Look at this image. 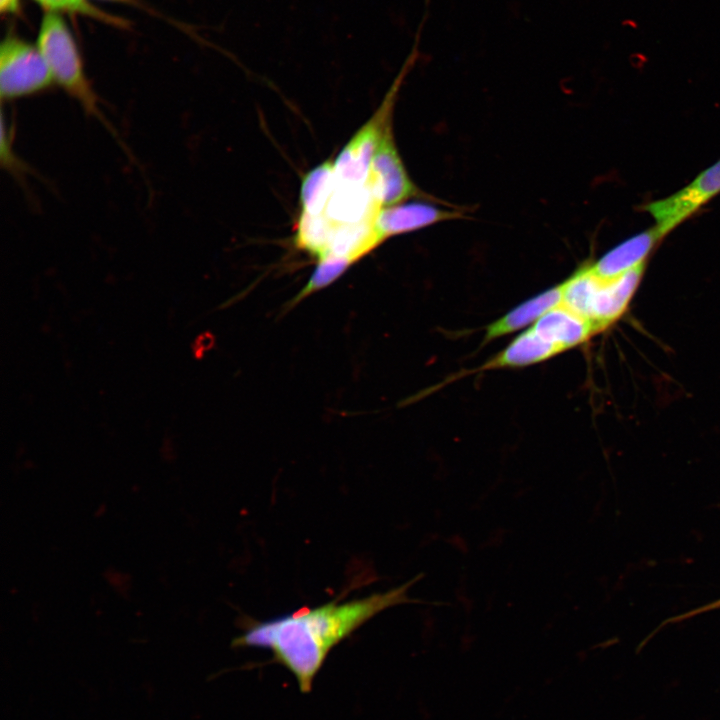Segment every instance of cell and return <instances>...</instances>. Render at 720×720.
Here are the masks:
<instances>
[{
    "instance_id": "cell-1",
    "label": "cell",
    "mask_w": 720,
    "mask_h": 720,
    "mask_svg": "<svg viewBox=\"0 0 720 720\" xmlns=\"http://www.w3.org/2000/svg\"><path fill=\"white\" fill-rule=\"evenodd\" d=\"M423 574L385 592L348 601L332 600L264 621L247 622L234 646L267 649L307 692L330 652L382 611L405 603H428L408 596Z\"/></svg>"
},
{
    "instance_id": "cell-2",
    "label": "cell",
    "mask_w": 720,
    "mask_h": 720,
    "mask_svg": "<svg viewBox=\"0 0 720 720\" xmlns=\"http://www.w3.org/2000/svg\"><path fill=\"white\" fill-rule=\"evenodd\" d=\"M36 45L55 84L77 101L87 116L96 118L118 139L119 136L102 111L99 96L87 77L76 40L60 13L45 12Z\"/></svg>"
},
{
    "instance_id": "cell-3",
    "label": "cell",
    "mask_w": 720,
    "mask_h": 720,
    "mask_svg": "<svg viewBox=\"0 0 720 720\" xmlns=\"http://www.w3.org/2000/svg\"><path fill=\"white\" fill-rule=\"evenodd\" d=\"M645 263L613 278H603L590 265L563 282L562 304L589 320L597 332L625 312L643 275Z\"/></svg>"
},
{
    "instance_id": "cell-4",
    "label": "cell",
    "mask_w": 720,
    "mask_h": 720,
    "mask_svg": "<svg viewBox=\"0 0 720 720\" xmlns=\"http://www.w3.org/2000/svg\"><path fill=\"white\" fill-rule=\"evenodd\" d=\"M55 84L37 45L8 33L0 46L1 102L41 94Z\"/></svg>"
},
{
    "instance_id": "cell-5",
    "label": "cell",
    "mask_w": 720,
    "mask_h": 720,
    "mask_svg": "<svg viewBox=\"0 0 720 720\" xmlns=\"http://www.w3.org/2000/svg\"><path fill=\"white\" fill-rule=\"evenodd\" d=\"M411 57L373 116L352 136L334 161L337 182L361 186L368 181L374 154L388 123L400 84L411 64Z\"/></svg>"
},
{
    "instance_id": "cell-6",
    "label": "cell",
    "mask_w": 720,
    "mask_h": 720,
    "mask_svg": "<svg viewBox=\"0 0 720 720\" xmlns=\"http://www.w3.org/2000/svg\"><path fill=\"white\" fill-rule=\"evenodd\" d=\"M367 184L382 208L411 198L449 206V203L420 190L410 179L394 142L392 121L387 124L374 154Z\"/></svg>"
},
{
    "instance_id": "cell-7",
    "label": "cell",
    "mask_w": 720,
    "mask_h": 720,
    "mask_svg": "<svg viewBox=\"0 0 720 720\" xmlns=\"http://www.w3.org/2000/svg\"><path fill=\"white\" fill-rule=\"evenodd\" d=\"M720 193V160L670 196L652 201L642 209L655 221L662 237Z\"/></svg>"
},
{
    "instance_id": "cell-8",
    "label": "cell",
    "mask_w": 720,
    "mask_h": 720,
    "mask_svg": "<svg viewBox=\"0 0 720 720\" xmlns=\"http://www.w3.org/2000/svg\"><path fill=\"white\" fill-rule=\"evenodd\" d=\"M463 217V211L457 208L445 209L425 201H414L381 208L374 226L383 242L392 236Z\"/></svg>"
},
{
    "instance_id": "cell-9",
    "label": "cell",
    "mask_w": 720,
    "mask_h": 720,
    "mask_svg": "<svg viewBox=\"0 0 720 720\" xmlns=\"http://www.w3.org/2000/svg\"><path fill=\"white\" fill-rule=\"evenodd\" d=\"M543 339L563 352L586 342L597 333L594 325L560 304L546 312L531 326Z\"/></svg>"
},
{
    "instance_id": "cell-10",
    "label": "cell",
    "mask_w": 720,
    "mask_h": 720,
    "mask_svg": "<svg viewBox=\"0 0 720 720\" xmlns=\"http://www.w3.org/2000/svg\"><path fill=\"white\" fill-rule=\"evenodd\" d=\"M381 208L367 183L352 186L337 182L323 213L335 224H355L375 219Z\"/></svg>"
},
{
    "instance_id": "cell-11",
    "label": "cell",
    "mask_w": 720,
    "mask_h": 720,
    "mask_svg": "<svg viewBox=\"0 0 720 720\" xmlns=\"http://www.w3.org/2000/svg\"><path fill=\"white\" fill-rule=\"evenodd\" d=\"M662 238L656 227L653 226L621 242L590 267L594 273L603 278L621 275L645 263L648 254Z\"/></svg>"
},
{
    "instance_id": "cell-12",
    "label": "cell",
    "mask_w": 720,
    "mask_h": 720,
    "mask_svg": "<svg viewBox=\"0 0 720 720\" xmlns=\"http://www.w3.org/2000/svg\"><path fill=\"white\" fill-rule=\"evenodd\" d=\"M562 283L522 302L504 316L491 323L484 335V341H491L534 324L550 309L562 304Z\"/></svg>"
},
{
    "instance_id": "cell-13",
    "label": "cell",
    "mask_w": 720,
    "mask_h": 720,
    "mask_svg": "<svg viewBox=\"0 0 720 720\" xmlns=\"http://www.w3.org/2000/svg\"><path fill=\"white\" fill-rule=\"evenodd\" d=\"M562 352L559 347L543 339L530 327L484 363L481 370L525 367L550 359Z\"/></svg>"
},
{
    "instance_id": "cell-14",
    "label": "cell",
    "mask_w": 720,
    "mask_h": 720,
    "mask_svg": "<svg viewBox=\"0 0 720 720\" xmlns=\"http://www.w3.org/2000/svg\"><path fill=\"white\" fill-rule=\"evenodd\" d=\"M336 184L334 162L325 161L306 173L300 186L302 212L322 214Z\"/></svg>"
},
{
    "instance_id": "cell-15",
    "label": "cell",
    "mask_w": 720,
    "mask_h": 720,
    "mask_svg": "<svg viewBox=\"0 0 720 720\" xmlns=\"http://www.w3.org/2000/svg\"><path fill=\"white\" fill-rule=\"evenodd\" d=\"M335 224L324 213L310 215L301 213L295 234L296 246L319 259L327 255Z\"/></svg>"
},
{
    "instance_id": "cell-16",
    "label": "cell",
    "mask_w": 720,
    "mask_h": 720,
    "mask_svg": "<svg viewBox=\"0 0 720 720\" xmlns=\"http://www.w3.org/2000/svg\"><path fill=\"white\" fill-rule=\"evenodd\" d=\"M355 261L338 256H327L319 259L305 286L292 299L291 305L302 301L311 294L329 286L337 280Z\"/></svg>"
},
{
    "instance_id": "cell-17",
    "label": "cell",
    "mask_w": 720,
    "mask_h": 720,
    "mask_svg": "<svg viewBox=\"0 0 720 720\" xmlns=\"http://www.w3.org/2000/svg\"><path fill=\"white\" fill-rule=\"evenodd\" d=\"M46 12L80 14L119 28H126L128 22L118 16L107 13L88 0H34Z\"/></svg>"
},
{
    "instance_id": "cell-18",
    "label": "cell",
    "mask_w": 720,
    "mask_h": 720,
    "mask_svg": "<svg viewBox=\"0 0 720 720\" xmlns=\"http://www.w3.org/2000/svg\"><path fill=\"white\" fill-rule=\"evenodd\" d=\"M715 609H720V599H718V600H716V601H714V602L708 603V604H706V605H704V606H701V607H699V608L693 609V610H691V611H689V612L683 613V614H681V615H679V616H676V617H674V618L668 619V620L665 621V623L668 624V623L679 622V621H682V620H684V619H688V618H690V617L699 615V614L704 613V612H707V611L715 610Z\"/></svg>"
},
{
    "instance_id": "cell-19",
    "label": "cell",
    "mask_w": 720,
    "mask_h": 720,
    "mask_svg": "<svg viewBox=\"0 0 720 720\" xmlns=\"http://www.w3.org/2000/svg\"><path fill=\"white\" fill-rule=\"evenodd\" d=\"M0 10L3 14H18L21 10V0H0Z\"/></svg>"
},
{
    "instance_id": "cell-20",
    "label": "cell",
    "mask_w": 720,
    "mask_h": 720,
    "mask_svg": "<svg viewBox=\"0 0 720 720\" xmlns=\"http://www.w3.org/2000/svg\"><path fill=\"white\" fill-rule=\"evenodd\" d=\"M104 1L127 4V5L137 6V7H143V4L140 0H104Z\"/></svg>"
}]
</instances>
